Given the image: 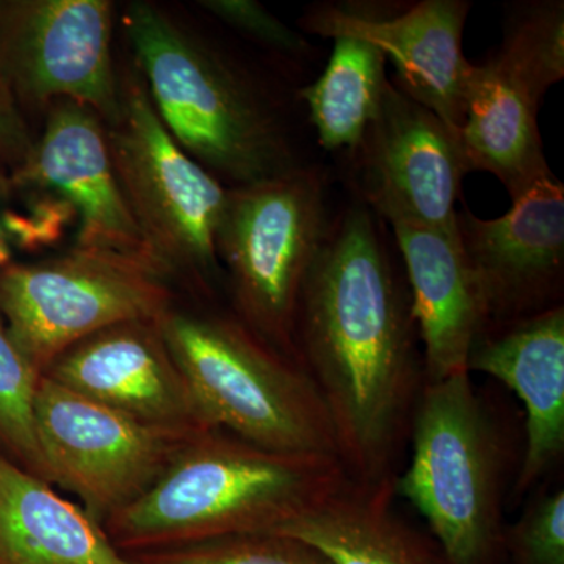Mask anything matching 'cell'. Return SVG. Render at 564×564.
<instances>
[{
  "mask_svg": "<svg viewBox=\"0 0 564 564\" xmlns=\"http://www.w3.org/2000/svg\"><path fill=\"white\" fill-rule=\"evenodd\" d=\"M166 278L117 252L76 247L31 265L0 270V314L22 355L41 375L93 334L172 310Z\"/></svg>",
  "mask_w": 564,
  "mask_h": 564,
  "instance_id": "obj_8",
  "label": "cell"
},
{
  "mask_svg": "<svg viewBox=\"0 0 564 564\" xmlns=\"http://www.w3.org/2000/svg\"><path fill=\"white\" fill-rule=\"evenodd\" d=\"M198 6L223 24L284 57L310 58L311 46L256 0H202Z\"/></svg>",
  "mask_w": 564,
  "mask_h": 564,
  "instance_id": "obj_26",
  "label": "cell"
},
{
  "mask_svg": "<svg viewBox=\"0 0 564 564\" xmlns=\"http://www.w3.org/2000/svg\"><path fill=\"white\" fill-rule=\"evenodd\" d=\"M497 58L532 82L543 95L564 77V3L521 2L510 7Z\"/></svg>",
  "mask_w": 564,
  "mask_h": 564,
  "instance_id": "obj_22",
  "label": "cell"
},
{
  "mask_svg": "<svg viewBox=\"0 0 564 564\" xmlns=\"http://www.w3.org/2000/svg\"><path fill=\"white\" fill-rule=\"evenodd\" d=\"M470 9L466 0H422L384 17L369 7L321 3L306 10L300 25L322 39L350 36L372 44L395 65L393 84L459 132L475 68L463 52Z\"/></svg>",
  "mask_w": 564,
  "mask_h": 564,
  "instance_id": "obj_13",
  "label": "cell"
},
{
  "mask_svg": "<svg viewBox=\"0 0 564 564\" xmlns=\"http://www.w3.org/2000/svg\"><path fill=\"white\" fill-rule=\"evenodd\" d=\"M378 220L359 202L332 223L295 329L300 366L332 419L345 473L358 481L395 475L423 375L410 293Z\"/></svg>",
  "mask_w": 564,
  "mask_h": 564,
  "instance_id": "obj_1",
  "label": "cell"
},
{
  "mask_svg": "<svg viewBox=\"0 0 564 564\" xmlns=\"http://www.w3.org/2000/svg\"><path fill=\"white\" fill-rule=\"evenodd\" d=\"M10 185V177H7V174L3 173L2 166H0V207H2L3 199H6L7 195H9ZM10 237L6 231V226H3V212L0 210V270L6 269L7 265H10Z\"/></svg>",
  "mask_w": 564,
  "mask_h": 564,
  "instance_id": "obj_28",
  "label": "cell"
},
{
  "mask_svg": "<svg viewBox=\"0 0 564 564\" xmlns=\"http://www.w3.org/2000/svg\"><path fill=\"white\" fill-rule=\"evenodd\" d=\"M456 229L480 292L485 333L558 306L564 187L555 176L534 185L492 220H481L464 206L456 212Z\"/></svg>",
  "mask_w": 564,
  "mask_h": 564,
  "instance_id": "obj_12",
  "label": "cell"
},
{
  "mask_svg": "<svg viewBox=\"0 0 564 564\" xmlns=\"http://www.w3.org/2000/svg\"><path fill=\"white\" fill-rule=\"evenodd\" d=\"M35 417L50 484L76 494L101 527L143 496L196 436L147 425L47 377L36 391Z\"/></svg>",
  "mask_w": 564,
  "mask_h": 564,
  "instance_id": "obj_9",
  "label": "cell"
},
{
  "mask_svg": "<svg viewBox=\"0 0 564 564\" xmlns=\"http://www.w3.org/2000/svg\"><path fill=\"white\" fill-rule=\"evenodd\" d=\"M329 226L325 177L321 169L304 165L229 187L215 237L237 318L295 362L300 299Z\"/></svg>",
  "mask_w": 564,
  "mask_h": 564,
  "instance_id": "obj_6",
  "label": "cell"
},
{
  "mask_svg": "<svg viewBox=\"0 0 564 564\" xmlns=\"http://www.w3.org/2000/svg\"><path fill=\"white\" fill-rule=\"evenodd\" d=\"M41 377L0 321V444L11 462L50 484L36 432L35 400Z\"/></svg>",
  "mask_w": 564,
  "mask_h": 564,
  "instance_id": "obj_23",
  "label": "cell"
},
{
  "mask_svg": "<svg viewBox=\"0 0 564 564\" xmlns=\"http://www.w3.org/2000/svg\"><path fill=\"white\" fill-rule=\"evenodd\" d=\"M410 282L411 313L423 345L425 383L467 372L486 317L458 229L391 223Z\"/></svg>",
  "mask_w": 564,
  "mask_h": 564,
  "instance_id": "obj_17",
  "label": "cell"
},
{
  "mask_svg": "<svg viewBox=\"0 0 564 564\" xmlns=\"http://www.w3.org/2000/svg\"><path fill=\"white\" fill-rule=\"evenodd\" d=\"M152 106L182 150L232 187L304 166L284 117L250 74L150 2L122 14Z\"/></svg>",
  "mask_w": 564,
  "mask_h": 564,
  "instance_id": "obj_3",
  "label": "cell"
},
{
  "mask_svg": "<svg viewBox=\"0 0 564 564\" xmlns=\"http://www.w3.org/2000/svg\"><path fill=\"white\" fill-rule=\"evenodd\" d=\"M388 80L383 52L350 36L334 39L321 77L299 90L321 147L355 150L377 115Z\"/></svg>",
  "mask_w": 564,
  "mask_h": 564,
  "instance_id": "obj_21",
  "label": "cell"
},
{
  "mask_svg": "<svg viewBox=\"0 0 564 564\" xmlns=\"http://www.w3.org/2000/svg\"><path fill=\"white\" fill-rule=\"evenodd\" d=\"M0 564H132L98 522L0 454Z\"/></svg>",
  "mask_w": 564,
  "mask_h": 564,
  "instance_id": "obj_20",
  "label": "cell"
},
{
  "mask_svg": "<svg viewBox=\"0 0 564 564\" xmlns=\"http://www.w3.org/2000/svg\"><path fill=\"white\" fill-rule=\"evenodd\" d=\"M25 122L10 93L0 91V161H24L32 148Z\"/></svg>",
  "mask_w": 564,
  "mask_h": 564,
  "instance_id": "obj_27",
  "label": "cell"
},
{
  "mask_svg": "<svg viewBox=\"0 0 564 564\" xmlns=\"http://www.w3.org/2000/svg\"><path fill=\"white\" fill-rule=\"evenodd\" d=\"M0 91H7V93H9V90H7V88H6V87H3L2 82H0Z\"/></svg>",
  "mask_w": 564,
  "mask_h": 564,
  "instance_id": "obj_29",
  "label": "cell"
},
{
  "mask_svg": "<svg viewBox=\"0 0 564 564\" xmlns=\"http://www.w3.org/2000/svg\"><path fill=\"white\" fill-rule=\"evenodd\" d=\"M467 372L510 388L525 408V452L516 496L530 491L564 452L563 304L478 337Z\"/></svg>",
  "mask_w": 564,
  "mask_h": 564,
  "instance_id": "obj_16",
  "label": "cell"
},
{
  "mask_svg": "<svg viewBox=\"0 0 564 564\" xmlns=\"http://www.w3.org/2000/svg\"><path fill=\"white\" fill-rule=\"evenodd\" d=\"M10 181L62 196L79 217L76 247L139 259L162 273L126 202L96 111L68 99L52 104L43 137Z\"/></svg>",
  "mask_w": 564,
  "mask_h": 564,
  "instance_id": "obj_14",
  "label": "cell"
},
{
  "mask_svg": "<svg viewBox=\"0 0 564 564\" xmlns=\"http://www.w3.org/2000/svg\"><path fill=\"white\" fill-rule=\"evenodd\" d=\"M361 203L381 220L456 228L469 163L452 131L392 80L361 143L350 152Z\"/></svg>",
  "mask_w": 564,
  "mask_h": 564,
  "instance_id": "obj_11",
  "label": "cell"
},
{
  "mask_svg": "<svg viewBox=\"0 0 564 564\" xmlns=\"http://www.w3.org/2000/svg\"><path fill=\"white\" fill-rule=\"evenodd\" d=\"M507 564H564V491L541 494L505 532Z\"/></svg>",
  "mask_w": 564,
  "mask_h": 564,
  "instance_id": "obj_25",
  "label": "cell"
},
{
  "mask_svg": "<svg viewBox=\"0 0 564 564\" xmlns=\"http://www.w3.org/2000/svg\"><path fill=\"white\" fill-rule=\"evenodd\" d=\"M111 33L109 0H0V82L14 102L68 99L115 124L122 98Z\"/></svg>",
  "mask_w": 564,
  "mask_h": 564,
  "instance_id": "obj_10",
  "label": "cell"
},
{
  "mask_svg": "<svg viewBox=\"0 0 564 564\" xmlns=\"http://www.w3.org/2000/svg\"><path fill=\"white\" fill-rule=\"evenodd\" d=\"M126 556L132 564H328L310 545L274 533L234 534Z\"/></svg>",
  "mask_w": 564,
  "mask_h": 564,
  "instance_id": "obj_24",
  "label": "cell"
},
{
  "mask_svg": "<svg viewBox=\"0 0 564 564\" xmlns=\"http://www.w3.org/2000/svg\"><path fill=\"white\" fill-rule=\"evenodd\" d=\"M395 475L347 484L311 513L274 530L310 545L328 564H445L392 510Z\"/></svg>",
  "mask_w": 564,
  "mask_h": 564,
  "instance_id": "obj_19",
  "label": "cell"
},
{
  "mask_svg": "<svg viewBox=\"0 0 564 564\" xmlns=\"http://www.w3.org/2000/svg\"><path fill=\"white\" fill-rule=\"evenodd\" d=\"M333 456L267 451L221 429L196 434L143 496L102 524L121 554L273 533L347 484Z\"/></svg>",
  "mask_w": 564,
  "mask_h": 564,
  "instance_id": "obj_2",
  "label": "cell"
},
{
  "mask_svg": "<svg viewBox=\"0 0 564 564\" xmlns=\"http://www.w3.org/2000/svg\"><path fill=\"white\" fill-rule=\"evenodd\" d=\"M121 115L106 126L115 173L163 276L206 282L220 274L215 237L229 188L170 135L139 76L121 84Z\"/></svg>",
  "mask_w": 564,
  "mask_h": 564,
  "instance_id": "obj_7",
  "label": "cell"
},
{
  "mask_svg": "<svg viewBox=\"0 0 564 564\" xmlns=\"http://www.w3.org/2000/svg\"><path fill=\"white\" fill-rule=\"evenodd\" d=\"M159 326L212 426L267 451L339 459L332 419L313 380L239 318L172 307Z\"/></svg>",
  "mask_w": 564,
  "mask_h": 564,
  "instance_id": "obj_4",
  "label": "cell"
},
{
  "mask_svg": "<svg viewBox=\"0 0 564 564\" xmlns=\"http://www.w3.org/2000/svg\"><path fill=\"white\" fill-rule=\"evenodd\" d=\"M43 377L147 425L181 434L215 429L174 362L159 321L93 334L63 351Z\"/></svg>",
  "mask_w": 564,
  "mask_h": 564,
  "instance_id": "obj_15",
  "label": "cell"
},
{
  "mask_svg": "<svg viewBox=\"0 0 564 564\" xmlns=\"http://www.w3.org/2000/svg\"><path fill=\"white\" fill-rule=\"evenodd\" d=\"M544 95L496 55L475 65L459 143L470 172L502 182L511 202L554 176L538 126Z\"/></svg>",
  "mask_w": 564,
  "mask_h": 564,
  "instance_id": "obj_18",
  "label": "cell"
},
{
  "mask_svg": "<svg viewBox=\"0 0 564 564\" xmlns=\"http://www.w3.org/2000/svg\"><path fill=\"white\" fill-rule=\"evenodd\" d=\"M503 459L469 372L422 386L413 455L395 494L432 530L445 564H496L503 552Z\"/></svg>",
  "mask_w": 564,
  "mask_h": 564,
  "instance_id": "obj_5",
  "label": "cell"
}]
</instances>
